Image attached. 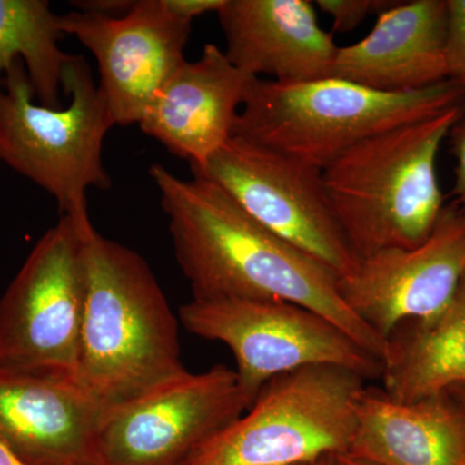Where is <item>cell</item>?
Listing matches in <instances>:
<instances>
[{
  "mask_svg": "<svg viewBox=\"0 0 465 465\" xmlns=\"http://www.w3.org/2000/svg\"><path fill=\"white\" fill-rule=\"evenodd\" d=\"M193 299L283 300L331 321L381 361L385 341L342 302L338 275L252 219L216 183L149 171Z\"/></svg>",
  "mask_w": 465,
  "mask_h": 465,
  "instance_id": "1",
  "label": "cell"
},
{
  "mask_svg": "<svg viewBox=\"0 0 465 465\" xmlns=\"http://www.w3.org/2000/svg\"><path fill=\"white\" fill-rule=\"evenodd\" d=\"M84 312L76 382L103 412L179 375V322L148 262L92 226L79 232Z\"/></svg>",
  "mask_w": 465,
  "mask_h": 465,
  "instance_id": "2",
  "label": "cell"
},
{
  "mask_svg": "<svg viewBox=\"0 0 465 465\" xmlns=\"http://www.w3.org/2000/svg\"><path fill=\"white\" fill-rule=\"evenodd\" d=\"M461 105L369 137L322 170L333 216L358 262L430 237L446 206L437 157Z\"/></svg>",
  "mask_w": 465,
  "mask_h": 465,
  "instance_id": "3",
  "label": "cell"
},
{
  "mask_svg": "<svg viewBox=\"0 0 465 465\" xmlns=\"http://www.w3.org/2000/svg\"><path fill=\"white\" fill-rule=\"evenodd\" d=\"M465 92L452 82L388 94L344 79L284 84L253 79L232 136L324 170L354 145L461 105Z\"/></svg>",
  "mask_w": 465,
  "mask_h": 465,
  "instance_id": "4",
  "label": "cell"
},
{
  "mask_svg": "<svg viewBox=\"0 0 465 465\" xmlns=\"http://www.w3.org/2000/svg\"><path fill=\"white\" fill-rule=\"evenodd\" d=\"M0 90V162L32 180L56 201L76 231L90 229L87 191L112 186L103 161L104 140L115 125L87 61L66 67V108L35 103L23 61L5 73Z\"/></svg>",
  "mask_w": 465,
  "mask_h": 465,
  "instance_id": "5",
  "label": "cell"
},
{
  "mask_svg": "<svg viewBox=\"0 0 465 465\" xmlns=\"http://www.w3.org/2000/svg\"><path fill=\"white\" fill-rule=\"evenodd\" d=\"M365 381L335 366L277 376L183 465H299L347 454Z\"/></svg>",
  "mask_w": 465,
  "mask_h": 465,
  "instance_id": "6",
  "label": "cell"
},
{
  "mask_svg": "<svg viewBox=\"0 0 465 465\" xmlns=\"http://www.w3.org/2000/svg\"><path fill=\"white\" fill-rule=\"evenodd\" d=\"M179 320L193 335L231 349L251 403L266 382L305 367H341L365 381L381 376L378 357L331 321L295 302L193 299L180 308Z\"/></svg>",
  "mask_w": 465,
  "mask_h": 465,
  "instance_id": "7",
  "label": "cell"
},
{
  "mask_svg": "<svg viewBox=\"0 0 465 465\" xmlns=\"http://www.w3.org/2000/svg\"><path fill=\"white\" fill-rule=\"evenodd\" d=\"M84 293L81 234L61 216L0 299V367L76 381Z\"/></svg>",
  "mask_w": 465,
  "mask_h": 465,
  "instance_id": "8",
  "label": "cell"
},
{
  "mask_svg": "<svg viewBox=\"0 0 465 465\" xmlns=\"http://www.w3.org/2000/svg\"><path fill=\"white\" fill-rule=\"evenodd\" d=\"M192 173L224 189L252 219L338 278L357 268L358 259L333 216L320 168L232 136Z\"/></svg>",
  "mask_w": 465,
  "mask_h": 465,
  "instance_id": "9",
  "label": "cell"
},
{
  "mask_svg": "<svg viewBox=\"0 0 465 465\" xmlns=\"http://www.w3.org/2000/svg\"><path fill=\"white\" fill-rule=\"evenodd\" d=\"M252 405L234 370H183L104 412L96 465H183L211 437Z\"/></svg>",
  "mask_w": 465,
  "mask_h": 465,
  "instance_id": "10",
  "label": "cell"
},
{
  "mask_svg": "<svg viewBox=\"0 0 465 465\" xmlns=\"http://www.w3.org/2000/svg\"><path fill=\"white\" fill-rule=\"evenodd\" d=\"M61 29L97 61L99 88L115 124H139L164 82L185 61L191 21L174 16L164 0H139L121 16L73 11Z\"/></svg>",
  "mask_w": 465,
  "mask_h": 465,
  "instance_id": "11",
  "label": "cell"
},
{
  "mask_svg": "<svg viewBox=\"0 0 465 465\" xmlns=\"http://www.w3.org/2000/svg\"><path fill=\"white\" fill-rule=\"evenodd\" d=\"M465 275V210L446 204L430 237L412 249H388L339 278L342 302L385 341L400 323L433 316Z\"/></svg>",
  "mask_w": 465,
  "mask_h": 465,
  "instance_id": "12",
  "label": "cell"
},
{
  "mask_svg": "<svg viewBox=\"0 0 465 465\" xmlns=\"http://www.w3.org/2000/svg\"><path fill=\"white\" fill-rule=\"evenodd\" d=\"M103 415L73 379L0 367V445L24 465H96Z\"/></svg>",
  "mask_w": 465,
  "mask_h": 465,
  "instance_id": "13",
  "label": "cell"
},
{
  "mask_svg": "<svg viewBox=\"0 0 465 465\" xmlns=\"http://www.w3.org/2000/svg\"><path fill=\"white\" fill-rule=\"evenodd\" d=\"M253 79L208 43L197 61H183L159 88L140 128L198 170L232 136Z\"/></svg>",
  "mask_w": 465,
  "mask_h": 465,
  "instance_id": "14",
  "label": "cell"
},
{
  "mask_svg": "<svg viewBox=\"0 0 465 465\" xmlns=\"http://www.w3.org/2000/svg\"><path fill=\"white\" fill-rule=\"evenodd\" d=\"M225 54L242 72L295 84L330 76L339 47L309 0H225Z\"/></svg>",
  "mask_w": 465,
  "mask_h": 465,
  "instance_id": "15",
  "label": "cell"
},
{
  "mask_svg": "<svg viewBox=\"0 0 465 465\" xmlns=\"http://www.w3.org/2000/svg\"><path fill=\"white\" fill-rule=\"evenodd\" d=\"M448 0L393 2L365 38L339 47L330 76L402 94L448 81Z\"/></svg>",
  "mask_w": 465,
  "mask_h": 465,
  "instance_id": "16",
  "label": "cell"
},
{
  "mask_svg": "<svg viewBox=\"0 0 465 465\" xmlns=\"http://www.w3.org/2000/svg\"><path fill=\"white\" fill-rule=\"evenodd\" d=\"M347 454L376 465H465V405L451 391L401 403L366 387Z\"/></svg>",
  "mask_w": 465,
  "mask_h": 465,
  "instance_id": "17",
  "label": "cell"
},
{
  "mask_svg": "<svg viewBox=\"0 0 465 465\" xmlns=\"http://www.w3.org/2000/svg\"><path fill=\"white\" fill-rule=\"evenodd\" d=\"M381 379L401 403L465 385V275L442 311L405 321L387 336Z\"/></svg>",
  "mask_w": 465,
  "mask_h": 465,
  "instance_id": "18",
  "label": "cell"
},
{
  "mask_svg": "<svg viewBox=\"0 0 465 465\" xmlns=\"http://www.w3.org/2000/svg\"><path fill=\"white\" fill-rule=\"evenodd\" d=\"M61 15L47 0H0V75L23 61L35 99L60 108L73 54L61 50Z\"/></svg>",
  "mask_w": 465,
  "mask_h": 465,
  "instance_id": "19",
  "label": "cell"
},
{
  "mask_svg": "<svg viewBox=\"0 0 465 465\" xmlns=\"http://www.w3.org/2000/svg\"><path fill=\"white\" fill-rule=\"evenodd\" d=\"M445 64L448 81L465 92V0H448Z\"/></svg>",
  "mask_w": 465,
  "mask_h": 465,
  "instance_id": "20",
  "label": "cell"
},
{
  "mask_svg": "<svg viewBox=\"0 0 465 465\" xmlns=\"http://www.w3.org/2000/svg\"><path fill=\"white\" fill-rule=\"evenodd\" d=\"M321 11L332 18L333 30L349 33L357 29L372 12H381L393 2L381 0H317Z\"/></svg>",
  "mask_w": 465,
  "mask_h": 465,
  "instance_id": "21",
  "label": "cell"
},
{
  "mask_svg": "<svg viewBox=\"0 0 465 465\" xmlns=\"http://www.w3.org/2000/svg\"><path fill=\"white\" fill-rule=\"evenodd\" d=\"M449 137L452 154L457 159L454 188H452L455 201L452 203L465 210V100L461 105L460 115L452 125Z\"/></svg>",
  "mask_w": 465,
  "mask_h": 465,
  "instance_id": "22",
  "label": "cell"
},
{
  "mask_svg": "<svg viewBox=\"0 0 465 465\" xmlns=\"http://www.w3.org/2000/svg\"><path fill=\"white\" fill-rule=\"evenodd\" d=\"M225 0H164V5L174 16L183 20L193 21V18L208 14V12H219Z\"/></svg>",
  "mask_w": 465,
  "mask_h": 465,
  "instance_id": "23",
  "label": "cell"
},
{
  "mask_svg": "<svg viewBox=\"0 0 465 465\" xmlns=\"http://www.w3.org/2000/svg\"><path fill=\"white\" fill-rule=\"evenodd\" d=\"M76 11L94 12V14L121 16L134 7V2L130 0H84L72 2Z\"/></svg>",
  "mask_w": 465,
  "mask_h": 465,
  "instance_id": "24",
  "label": "cell"
},
{
  "mask_svg": "<svg viewBox=\"0 0 465 465\" xmlns=\"http://www.w3.org/2000/svg\"><path fill=\"white\" fill-rule=\"evenodd\" d=\"M339 464L341 465H376L370 463V461L363 460V459L351 457L348 454L338 455Z\"/></svg>",
  "mask_w": 465,
  "mask_h": 465,
  "instance_id": "25",
  "label": "cell"
},
{
  "mask_svg": "<svg viewBox=\"0 0 465 465\" xmlns=\"http://www.w3.org/2000/svg\"><path fill=\"white\" fill-rule=\"evenodd\" d=\"M0 465H24L5 446L0 445Z\"/></svg>",
  "mask_w": 465,
  "mask_h": 465,
  "instance_id": "26",
  "label": "cell"
},
{
  "mask_svg": "<svg viewBox=\"0 0 465 465\" xmlns=\"http://www.w3.org/2000/svg\"><path fill=\"white\" fill-rule=\"evenodd\" d=\"M299 465H341L339 464L338 455H326V457H321L314 459V460L308 461V463H302Z\"/></svg>",
  "mask_w": 465,
  "mask_h": 465,
  "instance_id": "27",
  "label": "cell"
},
{
  "mask_svg": "<svg viewBox=\"0 0 465 465\" xmlns=\"http://www.w3.org/2000/svg\"><path fill=\"white\" fill-rule=\"evenodd\" d=\"M450 391H451L452 393H454L455 396H457L458 399L465 405V385H458V387L451 388Z\"/></svg>",
  "mask_w": 465,
  "mask_h": 465,
  "instance_id": "28",
  "label": "cell"
}]
</instances>
